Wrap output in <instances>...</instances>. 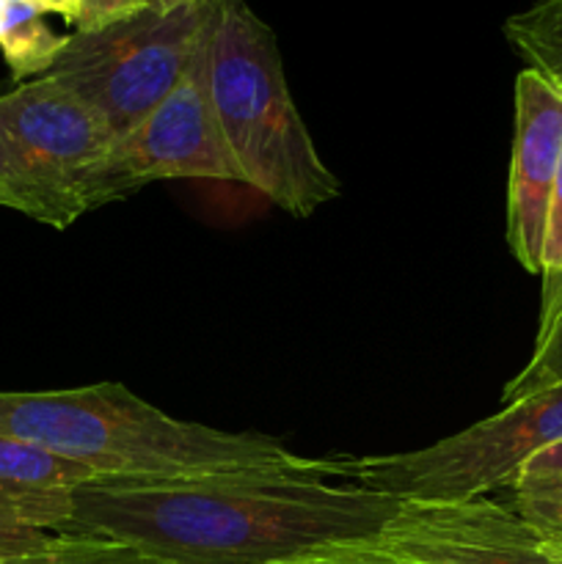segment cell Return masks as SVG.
Instances as JSON below:
<instances>
[{
	"label": "cell",
	"instance_id": "cell-21",
	"mask_svg": "<svg viewBox=\"0 0 562 564\" xmlns=\"http://www.w3.org/2000/svg\"><path fill=\"white\" fill-rule=\"evenodd\" d=\"M0 6H3V0H0Z\"/></svg>",
	"mask_w": 562,
	"mask_h": 564
},
{
	"label": "cell",
	"instance_id": "cell-3",
	"mask_svg": "<svg viewBox=\"0 0 562 564\" xmlns=\"http://www.w3.org/2000/svg\"><path fill=\"white\" fill-rule=\"evenodd\" d=\"M207 83L237 182L292 218H309L339 196V180L320 158L287 86L275 33L246 0H220Z\"/></svg>",
	"mask_w": 562,
	"mask_h": 564
},
{
	"label": "cell",
	"instance_id": "cell-13",
	"mask_svg": "<svg viewBox=\"0 0 562 564\" xmlns=\"http://www.w3.org/2000/svg\"><path fill=\"white\" fill-rule=\"evenodd\" d=\"M505 36L529 69L562 86V0H538L505 22Z\"/></svg>",
	"mask_w": 562,
	"mask_h": 564
},
{
	"label": "cell",
	"instance_id": "cell-19",
	"mask_svg": "<svg viewBox=\"0 0 562 564\" xmlns=\"http://www.w3.org/2000/svg\"><path fill=\"white\" fill-rule=\"evenodd\" d=\"M193 3H204V0H154V9L171 11V9H182V6H193Z\"/></svg>",
	"mask_w": 562,
	"mask_h": 564
},
{
	"label": "cell",
	"instance_id": "cell-5",
	"mask_svg": "<svg viewBox=\"0 0 562 564\" xmlns=\"http://www.w3.org/2000/svg\"><path fill=\"white\" fill-rule=\"evenodd\" d=\"M218 9L220 0H204L171 11L149 9L105 31H75L47 77L77 94L119 138L174 91Z\"/></svg>",
	"mask_w": 562,
	"mask_h": 564
},
{
	"label": "cell",
	"instance_id": "cell-1",
	"mask_svg": "<svg viewBox=\"0 0 562 564\" xmlns=\"http://www.w3.org/2000/svg\"><path fill=\"white\" fill-rule=\"evenodd\" d=\"M400 507L364 485L301 471L88 479L69 532L121 540L165 564H284L378 540Z\"/></svg>",
	"mask_w": 562,
	"mask_h": 564
},
{
	"label": "cell",
	"instance_id": "cell-12",
	"mask_svg": "<svg viewBox=\"0 0 562 564\" xmlns=\"http://www.w3.org/2000/svg\"><path fill=\"white\" fill-rule=\"evenodd\" d=\"M512 510L545 540H562V441L538 452L518 468Z\"/></svg>",
	"mask_w": 562,
	"mask_h": 564
},
{
	"label": "cell",
	"instance_id": "cell-10",
	"mask_svg": "<svg viewBox=\"0 0 562 564\" xmlns=\"http://www.w3.org/2000/svg\"><path fill=\"white\" fill-rule=\"evenodd\" d=\"M97 474L58 455L0 438V562L69 532L75 494Z\"/></svg>",
	"mask_w": 562,
	"mask_h": 564
},
{
	"label": "cell",
	"instance_id": "cell-16",
	"mask_svg": "<svg viewBox=\"0 0 562 564\" xmlns=\"http://www.w3.org/2000/svg\"><path fill=\"white\" fill-rule=\"evenodd\" d=\"M284 564H406L397 556H391L389 551L380 549L375 540L367 543H342L331 545V549L314 551L309 556H298V560L284 562Z\"/></svg>",
	"mask_w": 562,
	"mask_h": 564
},
{
	"label": "cell",
	"instance_id": "cell-22",
	"mask_svg": "<svg viewBox=\"0 0 562 564\" xmlns=\"http://www.w3.org/2000/svg\"><path fill=\"white\" fill-rule=\"evenodd\" d=\"M0 564H3V562H0Z\"/></svg>",
	"mask_w": 562,
	"mask_h": 564
},
{
	"label": "cell",
	"instance_id": "cell-20",
	"mask_svg": "<svg viewBox=\"0 0 562 564\" xmlns=\"http://www.w3.org/2000/svg\"><path fill=\"white\" fill-rule=\"evenodd\" d=\"M545 545H549L551 556H554L556 564H562V540H545Z\"/></svg>",
	"mask_w": 562,
	"mask_h": 564
},
{
	"label": "cell",
	"instance_id": "cell-14",
	"mask_svg": "<svg viewBox=\"0 0 562 564\" xmlns=\"http://www.w3.org/2000/svg\"><path fill=\"white\" fill-rule=\"evenodd\" d=\"M3 564H165L141 549L102 534H55L39 549L3 560Z\"/></svg>",
	"mask_w": 562,
	"mask_h": 564
},
{
	"label": "cell",
	"instance_id": "cell-15",
	"mask_svg": "<svg viewBox=\"0 0 562 564\" xmlns=\"http://www.w3.org/2000/svg\"><path fill=\"white\" fill-rule=\"evenodd\" d=\"M149 9H154V0H77L75 28L80 33L105 31Z\"/></svg>",
	"mask_w": 562,
	"mask_h": 564
},
{
	"label": "cell",
	"instance_id": "cell-17",
	"mask_svg": "<svg viewBox=\"0 0 562 564\" xmlns=\"http://www.w3.org/2000/svg\"><path fill=\"white\" fill-rule=\"evenodd\" d=\"M562 273V160L556 169L554 191H551L549 209H545L543 253H540V275Z\"/></svg>",
	"mask_w": 562,
	"mask_h": 564
},
{
	"label": "cell",
	"instance_id": "cell-9",
	"mask_svg": "<svg viewBox=\"0 0 562 564\" xmlns=\"http://www.w3.org/2000/svg\"><path fill=\"white\" fill-rule=\"evenodd\" d=\"M562 160V86L523 69L516 77V132L507 185V246L527 273L540 275L545 209Z\"/></svg>",
	"mask_w": 562,
	"mask_h": 564
},
{
	"label": "cell",
	"instance_id": "cell-18",
	"mask_svg": "<svg viewBox=\"0 0 562 564\" xmlns=\"http://www.w3.org/2000/svg\"><path fill=\"white\" fill-rule=\"evenodd\" d=\"M33 3L36 9H42L44 14H58L64 17L66 22L75 25V17H77V0H28Z\"/></svg>",
	"mask_w": 562,
	"mask_h": 564
},
{
	"label": "cell",
	"instance_id": "cell-7",
	"mask_svg": "<svg viewBox=\"0 0 562 564\" xmlns=\"http://www.w3.org/2000/svg\"><path fill=\"white\" fill-rule=\"evenodd\" d=\"M218 20V17H215ZM215 28V25H213ZM213 36V31H209ZM209 36L174 91L114 141L94 185V209L160 180L237 182L207 83Z\"/></svg>",
	"mask_w": 562,
	"mask_h": 564
},
{
	"label": "cell",
	"instance_id": "cell-2",
	"mask_svg": "<svg viewBox=\"0 0 562 564\" xmlns=\"http://www.w3.org/2000/svg\"><path fill=\"white\" fill-rule=\"evenodd\" d=\"M0 438L58 455L97 479H163L226 471L345 477L342 460H312L270 435L182 422L121 383L0 391Z\"/></svg>",
	"mask_w": 562,
	"mask_h": 564
},
{
	"label": "cell",
	"instance_id": "cell-8",
	"mask_svg": "<svg viewBox=\"0 0 562 564\" xmlns=\"http://www.w3.org/2000/svg\"><path fill=\"white\" fill-rule=\"evenodd\" d=\"M375 543L406 564H556L543 534L488 496L402 501Z\"/></svg>",
	"mask_w": 562,
	"mask_h": 564
},
{
	"label": "cell",
	"instance_id": "cell-11",
	"mask_svg": "<svg viewBox=\"0 0 562 564\" xmlns=\"http://www.w3.org/2000/svg\"><path fill=\"white\" fill-rule=\"evenodd\" d=\"M66 36H58L44 22V11L28 0H3L0 6V53L14 80L44 77L64 50Z\"/></svg>",
	"mask_w": 562,
	"mask_h": 564
},
{
	"label": "cell",
	"instance_id": "cell-4",
	"mask_svg": "<svg viewBox=\"0 0 562 564\" xmlns=\"http://www.w3.org/2000/svg\"><path fill=\"white\" fill-rule=\"evenodd\" d=\"M114 141V130L53 77L0 94V207L66 229L94 209Z\"/></svg>",
	"mask_w": 562,
	"mask_h": 564
},
{
	"label": "cell",
	"instance_id": "cell-6",
	"mask_svg": "<svg viewBox=\"0 0 562 564\" xmlns=\"http://www.w3.org/2000/svg\"><path fill=\"white\" fill-rule=\"evenodd\" d=\"M562 441V383L424 449L345 463V477L400 501H466L510 490L518 468Z\"/></svg>",
	"mask_w": 562,
	"mask_h": 564
}]
</instances>
